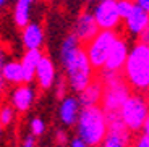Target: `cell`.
<instances>
[{
	"mask_svg": "<svg viewBox=\"0 0 149 147\" xmlns=\"http://www.w3.org/2000/svg\"><path fill=\"white\" fill-rule=\"evenodd\" d=\"M29 129H31V134H33L34 137H39V136H42L44 134V131H45V123L42 121L41 118H33L31 120V123H29Z\"/></svg>",
	"mask_w": 149,
	"mask_h": 147,
	"instance_id": "603a6c76",
	"label": "cell"
},
{
	"mask_svg": "<svg viewBox=\"0 0 149 147\" xmlns=\"http://www.w3.org/2000/svg\"><path fill=\"white\" fill-rule=\"evenodd\" d=\"M57 139H58L60 142H65V141H67V136H65L62 131H57Z\"/></svg>",
	"mask_w": 149,
	"mask_h": 147,
	"instance_id": "4dcf8cb0",
	"label": "cell"
},
{
	"mask_svg": "<svg viewBox=\"0 0 149 147\" xmlns=\"http://www.w3.org/2000/svg\"><path fill=\"white\" fill-rule=\"evenodd\" d=\"M68 87H70V84H68L67 76H60V78H57L55 84H54V89H55V96L58 97L60 100H62L63 97H67V91H68Z\"/></svg>",
	"mask_w": 149,
	"mask_h": 147,
	"instance_id": "7402d4cb",
	"label": "cell"
},
{
	"mask_svg": "<svg viewBox=\"0 0 149 147\" xmlns=\"http://www.w3.org/2000/svg\"><path fill=\"white\" fill-rule=\"evenodd\" d=\"M99 26H97V21L94 18V13L84 10L78 15V18L74 19L73 24V34L78 37V41L81 42L83 45L88 44V42L99 33Z\"/></svg>",
	"mask_w": 149,
	"mask_h": 147,
	"instance_id": "9c48e42d",
	"label": "cell"
},
{
	"mask_svg": "<svg viewBox=\"0 0 149 147\" xmlns=\"http://www.w3.org/2000/svg\"><path fill=\"white\" fill-rule=\"evenodd\" d=\"M94 18L97 21L99 29L102 31H117L118 33L123 19L120 16L117 0H99L94 8Z\"/></svg>",
	"mask_w": 149,
	"mask_h": 147,
	"instance_id": "52a82bcc",
	"label": "cell"
},
{
	"mask_svg": "<svg viewBox=\"0 0 149 147\" xmlns=\"http://www.w3.org/2000/svg\"><path fill=\"white\" fill-rule=\"evenodd\" d=\"M134 2H136L138 7H141L144 11H148V13H149V0H134Z\"/></svg>",
	"mask_w": 149,
	"mask_h": 147,
	"instance_id": "f1b7e54d",
	"label": "cell"
},
{
	"mask_svg": "<svg viewBox=\"0 0 149 147\" xmlns=\"http://www.w3.org/2000/svg\"><path fill=\"white\" fill-rule=\"evenodd\" d=\"M134 136L127 137V136H113V134H107L104 142L99 147H131V141Z\"/></svg>",
	"mask_w": 149,
	"mask_h": 147,
	"instance_id": "d6986e66",
	"label": "cell"
},
{
	"mask_svg": "<svg viewBox=\"0 0 149 147\" xmlns=\"http://www.w3.org/2000/svg\"><path fill=\"white\" fill-rule=\"evenodd\" d=\"M123 76L134 92H149V45L136 42L130 49L127 63L123 68Z\"/></svg>",
	"mask_w": 149,
	"mask_h": 147,
	"instance_id": "3957f363",
	"label": "cell"
},
{
	"mask_svg": "<svg viewBox=\"0 0 149 147\" xmlns=\"http://www.w3.org/2000/svg\"><path fill=\"white\" fill-rule=\"evenodd\" d=\"M117 7H118L122 19H125V18H128V16L131 15V11L134 10L136 2H134V0H117Z\"/></svg>",
	"mask_w": 149,
	"mask_h": 147,
	"instance_id": "44dd1931",
	"label": "cell"
},
{
	"mask_svg": "<svg viewBox=\"0 0 149 147\" xmlns=\"http://www.w3.org/2000/svg\"><path fill=\"white\" fill-rule=\"evenodd\" d=\"M97 78L104 84V96H102L101 107L104 108L105 115L120 113L123 103L131 96L133 89L127 83L123 73H105L99 71Z\"/></svg>",
	"mask_w": 149,
	"mask_h": 147,
	"instance_id": "277c9868",
	"label": "cell"
},
{
	"mask_svg": "<svg viewBox=\"0 0 149 147\" xmlns=\"http://www.w3.org/2000/svg\"><path fill=\"white\" fill-rule=\"evenodd\" d=\"M36 0H16L13 8V21L18 28H24L31 23V8Z\"/></svg>",
	"mask_w": 149,
	"mask_h": 147,
	"instance_id": "ac0fdd59",
	"label": "cell"
},
{
	"mask_svg": "<svg viewBox=\"0 0 149 147\" xmlns=\"http://www.w3.org/2000/svg\"><path fill=\"white\" fill-rule=\"evenodd\" d=\"M131 147H149V136L139 132V134H134L133 141H131Z\"/></svg>",
	"mask_w": 149,
	"mask_h": 147,
	"instance_id": "cb8c5ba5",
	"label": "cell"
},
{
	"mask_svg": "<svg viewBox=\"0 0 149 147\" xmlns=\"http://www.w3.org/2000/svg\"><path fill=\"white\" fill-rule=\"evenodd\" d=\"M15 116H16V110L11 103H5V105L0 107V121L3 126L11 125L15 121Z\"/></svg>",
	"mask_w": 149,
	"mask_h": 147,
	"instance_id": "ffe728a7",
	"label": "cell"
},
{
	"mask_svg": "<svg viewBox=\"0 0 149 147\" xmlns=\"http://www.w3.org/2000/svg\"><path fill=\"white\" fill-rule=\"evenodd\" d=\"M2 131H3V125H2V121H0V136H2Z\"/></svg>",
	"mask_w": 149,
	"mask_h": 147,
	"instance_id": "836d02e7",
	"label": "cell"
},
{
	"mask_svg": "<svg viewBox=\"0 0 149 147\" xmlns=\"http://www.w3.org/2000/svg\"><path fill=\"white\" fill-rule=\"evenodd\" d=\"M123 26H125V31L128 34L139 37L149 28V13L136 5L134 10L131 11V15L123 19Z\"/></svg>",
	"mask_w": 149,
	"mask_h": 147,
	"instance_id": "7c38bea8",
	"label": "cell"
},
{
	"mask_svg": "<svg viewBox=\"0 0 149 147\" xmlns=\"http://www.w3.org/2000/svg\"><path fill=\"white\" fill-rule=\"evenodd\" d=\"M3 84H5V81H3V78L0 76V97H2V92H3Z\"/></svg>",
	"mask_w": 149,
	"mask_h": 147,
	"instance_id": "1f68e13d",
	"label": "cell"
},
{
	"mask_svg": "<svg viewBox=\"0 0 149 147\" xmlns=\"http://www.w3.org/2000/svg\"><path fill=\"white\" fill-rule=\"evenodd\" d=\"M8 2H10V0H0V10L7 7V5H8Z\"/></svg>",
	"mask_w": 149,
	"mask_h": 147,
	"instance_id": "d6a6232c",
	"label": "cell"
},
{
	"mask_svg": "<svg viewBox=\"0 0 149 147\" xmlns=\"http://www.w3.org/2000/svg\"><path fill=\"white\" fill-rule=\"evenodd\" d=\"M143 134H146V136H149V115L148 118H146V121H144V126H143Z\"/></svg>",
	"mask_w": 149,
	"mask_h": 147,
	"instance_id": "f546056e",
	"label": "cell"
},
{
	"mask_svg": "<svg viewBox=\"0 0 149 147\" xmlns=\"http://www.w3.org/2000/svg\"><path fill=\"white\" fill-rule=\"evenodd\" d=\"M70 147H89V146H88V144H86L83 139H79V137L76 136V137H73V139H71Z\"/></svg>",
	"mask_w": 149,
	"mask_h": 147,
	"instance_id": "484cf974",
	"label": "cell"
},
{
	"mask_svg": "<svg viewBox=\"0 0 149 147\" xmlns=\"http://www.w3.org/2000/svg\"><path fill=\"white\" fill-rule=\"evenodd\" d=\"M0 76L3 78L5 83H10V84H15V86L23 84L24 83V70H23L21 62H16V60L7 62Z\"/></svg>",
	"mask_w": 149,
	"mask_h": 147,
	"instance_id": "e0dca14e",
	"label": "cell"
},
{
	"mask_svg": "<svg viewBox=\"0 0 149 147\" xmlns=\"http://www.w3.org/2000/svg\"><path fill=\"white\" fill-rule=\"evenodd\" d=\"M57 81V70H55V63L52 62V58L47 55L42 57L41 63L36 68V83L37 86L44 91L52 89L54 84Z\"/></svg>",
	"mask_w": 149,
	"mask_h": 147,
	"instance_id": "8fae6325",
	"label": "cell"
},
{
	"mask_svg": "<svg viewBox=\"0 0 149 147\" xmlns=\"http://www.w3.org/2000/svg\"><path fill=\"white\" fill-rule=\"evenodd\" d=\"M74 128L76 136L89 147H99L109 132V121L104 108L101 105L83 107Z\"/></svg>",
	"mask_w": 149,
	"mask_h": 147,
	"instance_id": "7a4b0ae2",
	"label": "cell"
},
{
	"mask_svg": "<svg viewBox=\"0 0 149 147\" xmlns=\"http://www.w3.org/2000/svg\"><path fill=\"white\" fill-rule=\"evenodd\" d=\"M117 36H118L117 31H102L101 29L88 44H84L86 55H88L91 65L94 66V70L97 73L104 68L105 62H107V57H109V52H110L112 44L117 39Z\"/></svg>",
	"mask_w": 149,
	"mask_h": 147,
	"instance_id": "8992f818",
	"label": "cell"
},
{
	"mask_svg": "<svg viewBox=\"0 0 149 147\" xmlns=\"http://www.w3.org/2000/svg\"><path fill=\"white\" fill-rule=\"evenodd\" d=\"M34 99H36V92H34L33 86L26 84V83L15 86V89H11L10 92V103L19 113L29 110L31 105L34 103Z\"/></svg>",
	"mask_w": 149,
	"mask_h": 147,
	"instance_id": "30bf717a",
	"label": "cell"
},
{
	"mask_svg": "<svg viewBox=\"0 0 149 147\" xmlns=\"http://www.w3.org/2000/svg\"><path fill=\"white\" fill-rule=\"evenodd\" d=\"M60 63L68 79L70 89L76 94L84 91L93 79H96L97 71L91 65L86 55L84 45L78 41L73 33L68 34L60 45Z\"/></svg>",
	"mask_w": 149,
	"mask_h": 147,
	"instance_id": "6da1fadb",
	"label": "cell"
},
{
	"mask_svg": "<svg viewBox=\"0 0 149 147\" xmlns=\"http://www.w3.org/2000/svg\"><path fill=\"white\" fill-rule=\"evenodd\" d=\"M23 147H36V137L31 134V136H28L26 139H24V142H23Z\"/></svg>",
	"mask_w": 149,
	"mask_h": 147,
	"instance_id": "4316f807",
	"label": "cell"
},
{
	"mask_svg": "<svg viewBox=\"0 0 149 147\" xmlns=\"http://www.w3.org/2000/svg\"><path fill=\"white\" fill-rule=\"evenodd\" d=\"M42 57H44L42 49H28V50H24L19 62H21L23 70H24V83L26 84H31L36 79V68L41 63Z\"/></svg>",
	"mask_w": 149,
	"mask_h": 147,
	"instance_id": "9a60e30c",
	"label": "cell"
},
{
	"mask_svg": "<svg viewBox=\"0 0 149 147\" xmlns=\"http://www.w3.org/2000/svg\"><path fill=\"white\" fill-rule=\"evenodd\" d=\"M148 97H149V92H148Z\"/></svg>",
	"mask_w": 149,
	"mask_h": 147,
	"instance_id": "e575fe53",
	"label": "cell"
},
{
	"mask_svg": "<svg viewBox=\"0 0 149 147\" xmlns=\"http://www.w3.org/2000/svg\"><path fill=\"white\" fill-rule=\"evenodd\" d=\"M81 108L83 107H81V103H79V99H76V97H73V96L63 97L62 102H60V108H58L60 121L63 123L65 126L76 125Z\"/></svg>",
	"mask_w": 149,
	"mask_h": 147,
	"instance_id": "4fadbf2b",
	"label": "cell"
},
{
	"mask_svg": "<svg viewBox=\"0 0 149 147\" xmlns=\"http://www.w3.org/2000/svg\"><path fill=\"white\" fill-rule=\"evenodd\" d=\"M44 39H45L44 28L39 23H29L21 31V42L24 50H28V49H42Z\"/></svg>",
	"mask_w": 149,
	"mask_h": 147,
	"instance_id": "5bb4252c",
	"label": "cell"
},
{
	"mask_svg": "<svg viewBox=\"0 0 149 147\" xmlns=\"http://www.w3.org/2000/svg\"><path fill=\"white\" fill-rule=\"evenodd\" d=\"M149 115V97L143 92H131V96L123 103L120 116L131 134H139Z\"/></svg>",
	"mask_w": 149,
	"mask_h": 147,
	"instance_id": "5b68a950",
	"label": "cell"
},
{
	"mask_svg": "<svg viewBox=\"0 0 149 147\" xmlns=\"http://www.w3.org/2000/svg\"><path fill=\"white\" fill-rule=\"evenodd\" d=\"M5 63H7V50L3 49V45L0 44V73H2V70H3Z\"/></svg>",
	"mask_w": 149,
	"mask_h": 147,
	"instance_id": "d4e9b609",
	"label": "cell"
},
{
	"mask_svg": "<svg viewBox=\"0 0 149 147\" xmlns=\"http://www.w3.org/2000/svg\"><path fill=\"white\" fill-rule=\"evenodd\" d=\"M128 53H130V49H128L127 37L118 33L117 39L112 44L110 52H109L107 62H105L104 68L101 71H105V73H122L123 68H125V63H127Z\"/></svg>",
	"mask_w": 149,
	"mask_h": 147,
	"instance_id": "ba28073f",
	"label": "cell"
},
{
	"mask_svg": "<svg viewBox=\"0 0 149 147\" xmlns=\"http://www.w3.org/2000/svg\"><path fill=\"white\" fill-rule=\"evenodd\" d=\"M78 99L81 107H94V105H101L102 102V96H104V84L99 78L96 76V79L89 83V86L81 91L78 94Z\"/></svg>",
	"mask_w": 149,
	"mask_h": 147,
	"instance_id": "2e32d148",
	"label": "cell"
},
{
	"mask_svg": "<svg viewBox=\"0 0 149 147\" xmlns=\"http://www.w3.org/2000/svg\"><path fill=\"white\" fill-rule=\"evenodd\" d=\"M138 41H139V42H143V44H148V45H149V28L141 34V36L138 37Z\"/></svg>",
	"mask_w": 149,
	"mask_h": 147,
	"instance_id": "83f0119b",
	"label": "cell"
}]
</instances>
